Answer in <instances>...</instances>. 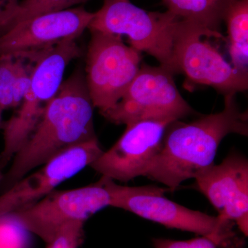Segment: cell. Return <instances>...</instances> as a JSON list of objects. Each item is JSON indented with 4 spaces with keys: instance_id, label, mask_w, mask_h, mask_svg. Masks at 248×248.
I'll use <instances>...</instances> for the list:
<instances>
[{
    "instance_id": "cell-4",
    "label": "cell",
    "mask_w": 248,
    "mask_h": 248,
    "mask_svg": "<svg viewBox=\"0 0 248 248\" xmlns=\"http://www.w3.org/2000/svg\"><path fill=\"white\" fill-rule=\"evenodd\" d=\"M110 197V206L123 209L139 217L173 229L190 232L211 240L217 247L239 248L241 240L233 231L234 222L191 210L169 200V188L155 186L128 187L104 177Z\"/></svg>"
},
{
    "instance_id": "cell-22",
    "label": "cell",
    "mask_w": 248,
    "mask_h": 248,
    "mask_svg": "<svg viewBox=\"0 0 248 248\" xmlns=\"http://www.w3.org/2000/svg\"><path fill=\"white\" fill-rule=\"evenodd\" d=\"M2 110H0V127L2 126Z\"/></svg>"
},
{
    "instance_id": "cell-5",
    "label": "cell",
    "mask_w": 248,
    "mask_h": 248,
    "mask_svg": "<svg viewBox=\"0 0 248 248\" xmlns=\"http://www.w3.org/2000/svg\"><path fill=\"white\" fill-rule=\"evenodd\" d=\"M182 20L170 11L148 12L129 0H104L102 7L94 13L89 29L126 35L133 48L154 57L161 66L172 73L173 46Z\"/></svg>"
},
{
    "instance_id": "cell-15",
    "label": "cell",
    "mask_w": 248,
    "mask_h": 248,
    "mask_svg": "<svg viewBox=\"0 0 248 248\" xmlns=\"http://www.w3.org/2000/svg\"><path fill=\"white\" fill-rule=\"evenodd\" d=\"M168 11L178 17L197 23L214 31L224 19L233 0H163Z\"/></svg>"
},
{
    "instance_id": "cell-8",
    "label": "cell",
    "mask_w": 248,
    "mask_h": 248,
    "mask_svg": "<svg viewBox=\"0 0 248 248\" xmlns=\"http://www.w3.org/2000/svg\"><path fill=\"white\" fill-rule=\"evenodd\" d=\"M86 82L94 107L103 114L122 99L140 71V52L121 36L91 31Z\"/></svg>"
},
{
    "instance_id": "cell-20",
    "label": "cell",
    "mask_w": 248,
    "mask_h": 248,
    "mask_svg": "<svg viewBox=\"0 0 248 248\" xmlns=\"http://www.w3.org/2000/svg\"><path fill=\"white\" fill-rule=\"evenodd\" d=\"M153 243L155 248H218L213 241L204 236L186 241L153 239Z\"/></svg>"
},
{
    "instance_id": "cell-23",
    "label": "cell",
    "mask_w": 248,
    "mask_h": 248,
    "mask_svg": "<svg viewBox=\"0 0 248 248\" xmlns=\"http://www.w3.org/2000/svg\"><path fill=\"white\" fill-rule=\"evenodd\" d=\"M2 179H3L2 176H1V173H0V182H1V180Z\"/></svg>"
},
{
    "instance_id": "cell-7",
    "label": "cell",
    "mask_w": 248,
    "mask_h": 248,
    "mask_svg": "<svg viewBox=\"0 0 248 248\" xmlns=\"http://www.w3.org/2000/svg\"><path fill=\"white\" fill-rule=\"evenodd\" d=\"M173 73L163 66L142 65L122 99L102 114L115 124L184 118L193 112L178 91Z\"/></svg>"
},
{
    "instance_id": "cell-9",
    "label": "cell",
    "mask_w": 248,
    "mask_h": 248,
    "mask_svg": "<svg viewBox=\"0 0 248 248\" xmlns=\"http://www.w3.org/2000/svg\"><path fill=\"white\" fill-rule=\"evenodd\" d=\"M110 205V195L102 177L98 182L84 187L53 190L39 202L2 219L9 218L47 244L67 223H85L92 215Z\"/></svg>"
},
{
    "instance_id": "cell-24",
    "label": "cell",
    "mask_w": 248,
    "mask_h": 248,
    "mask_svg": "<svg viewBox=\"0 0 248 248\" xmlns=\"http://www.w3.org/2000/svg\"><path fill=\"white\" fill-rule=\"evenodd\" d=\"M124 1H128V0H124Z\"/></svg>"
},
{
    "instance_id": "cell-6",
    "label": "cell",
    "mask_w": 248,
    "mask_h": 248,
    "mask_svg": "<svg viewBox=\"0 0 248 248\" xmlns=\"http://www.w3.org/2000/svg\"><path fill=\"white\" fill-rule=\"evenodd\" d=\"M207 37L223 38V35L182 19L173 46L172 73H183L192 82L208 85L224 94L247 90L248 73L228 63Z\"/></svg>"
},
{
    "instance_id": "cell-3",
    "label": "cell",
    "mask_w": 248,
    "mask_h": 248,
    "mask_svg": "<svg viewBox=\"0 0 248 248\" xmlns=\"http://www.w3.org/2000/svg\"><path fill=\"white\" fill-rule=\"evenodd\" d=\"M76 40L62 41L29 59L33 66L29 90L16 113L2 124L4 148L0 153V166L9 163L25 144L48 103L61 87L66 67L81 56V50Z\"/></svg>"
},
{
    "instance_id": "cell-10",
    "label": "cell",
    "mask_w": 248,
    "mask_h": 248,
    "mask_svg": "<svg viewBox=\"0 0 248 248\" xmlns=\"http://www.w3.org/2000/svg\"><path fill=\"white\" fill-rule=\"evenodd\" d=\"M103 150L97 138L59 153L24 176L0 196V220L43 199L63 182L95 161Z\"/></svg>"
},
{
    "instance_id": "cell-18",
    "label": "cell",
    "mask_w": 248,
    "mask_h": 248,
    "mask_svg": "<svg viewBox=\"0 0 248 248\" xmlns=\"http://www.w3.org/2000/svg\"><path fill=\"white\" fill-rule=\"evenodd\" d=\"M84 222L67 223L47 243L46 248H79L84 241Z\"/></svg>"
},
{
    "instance_id": "cell-19",
    "label": "cell",
    "mask_w": 248,
    "mask_h": 248,
    "mask_svg": "<svg viewBox=\"0 0 248 248\" xmlns=\"http://www.w3.org/2000/svg\"><path fill=\"white\" fill-rule=\"evenodd\" d=\"M16 59V77L14 84L15 108L19 107L29 90L32 66L25 63V60Z\"/></svg>"
},
{
    "instance_id": "cell-2",
    "label": "cell",
    "mask_w": 248,
    "mask_h": 248,
    "mask_svg": "<svg viewBox=\"0 0 248 248\" xmlns=\"http://www.w3.org/2000/svg\"><path fill=\"white\" fill-rule=\"evenodd\" d=\"M93 108L86 78L78 70L63 81L33 133L13 158L3 181L5 190L61 152L97 138Z\"/></svg>"
},
{
    "instance_id": "cell-13",
    "label": "cell",
    "mask_w": 248,
    "mask_h": 248,
    "mask_svg": "<svg viewBox=\"0 0 248 248\" xmlns=\"http://www.w3.org/2000/svg\"><path fill=\"white\" fill-rule=\"evenodd\" d=\"M199 190L215 207L223 221L234 222L248 235V161L243 155H228L195 178Z\"/></svg>"
},
{
    "instance_id": "cell-16",
    "label": "cell",
    "mask_w": 248,
    "mask_h": 248,
    "mask_svg": "<svg viewBox=\"0 0 248 248\" xmlns=\"http://www.w3.org/2000/svg\"><path fill=\"white\" fill-rule=\"evenodd\" d=\"M88 0H22L19 1L12 14L0 31L10 26L41 15L71 9L75 5Z\"/></svg>"
},
{
    "instance_id": "cell-11",
    "label": "cell",
    "mask_w": 248,
    "mask_h": 248,
    "mask_svg": "<svg viewBox=\"0 0 248 248\" xmlns=\"http://www.w3.org/2000/svg\"><path fill=\"white\" fill-rule=\"evenodd\" d=\"M94 16V13L76 7L16 23L0 33V57L28 60L62 41L78 38Z\"/></svg>"
},
{
    "instance_id": "cell-25",
    "label": "cell",
    "mask_w": 248,
    "mask_h": 248,
    "mask_svg": "<svg viewBox=\"0 0 248 248\" xmlns=\"http://www.w3.org/2000/svg\"><path fill=\"white\" fill-rule=\"evenodd\" d=\"M0 110H1V109H0ZM3 111V110H2Z\"/></svg>"
},
{
    "instance_id": "cell-1",
    "label": "cell",
    "mask_w": 248,
    "mask_h": 248,
    "mask_svg": "<svg viewBox=\"0 0 248 248\" xmlns=\"http://www.w3.org/2000/svg\"><path fill=\"white\" fill-rule=\"evenodd\" d=\"M248 122L247 111L240 110L235 94H226L221 112L190 123L172 122L143 177L164 184L173 192L184 181L195 179L214 164L218 146L227 135L247 136Z\"/></svg>"
},
{
    "instance_id": "cell-17",
    "label": "cell",
    "mask_w": 248,
    "mask_h": 248,
    "mask_svg": "<svg viewBox=\"0 0 248 248\" xmlns=\"http://www.w3.org/2000/svg\"><path fill=\"white\" fill-rule=\"evenodd\" d=\"M16 71V59L0 57V109L15 108L14 84Z\"/></svg>"
},
{
    "instance_id": "cell-21",
    "label": "cell",
    "mask_w": 248,
    "mask_h": 248,
    "mask_svg": "<svg viewBox=\"0 0 248 248\" xmlns=\"http://www.w3.org/2000/svg\"><path fill=\"white\" fill-rule=\"evenodd\" d=\"M18 3V0H0V29L4 27Z\"/></svg>"
},
{
    "instance_id": "cell-12",
    "label": "cell",
    "mask_w": 248,
    "mask_h": 248,
    "mask_svg": "<svg viewBox=\"0 0 248 248\" xmlns=\"http://www.w3.org/2000/svg\"><path fill=\"white\" fill-rule=\"evenodd\" d=\"M172 122L148 120L128 124L118 141L90 166L102 177L122 182L144 176Z\"/></svg>"
},
{
    "instance_id": "cell-14",
    "label": "cell",
    "mask_w": 248,
    "mask_h": 248,
    "mask_svg": "<svg viewBox=\"0 0 248 248\" xmlns=\"http://www.w3.org/2000/svg\"><path fill=\"white\" fill-rule=\"evenodd\" d=\"M232 66L239 71L248 73V0H233L224 17Z\"/></svg>"
}]
</instances>
